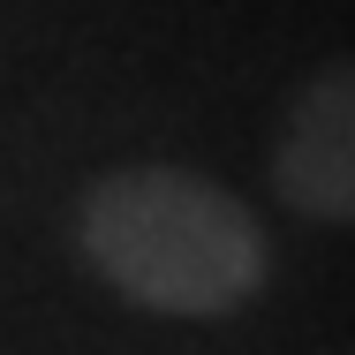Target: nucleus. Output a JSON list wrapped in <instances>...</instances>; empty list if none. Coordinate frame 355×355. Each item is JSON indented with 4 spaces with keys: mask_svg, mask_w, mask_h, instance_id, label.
Masks as SVG:
<instances>
[{
    "mask_svg": "<svg viewBox=\"0 0 355 355\" xmlns=\"http://www.w3.org/2000/svg\"><path fill=\"white\" fill-rule=\"evenodd\" d=\"M83 257L144 310L166 318H227L265 287V227L242 197L189 166H114L91 182L83 212Z\"/></svg>",
    "mask_w": 355,
    "mask_h": 355,
    "instance_id": "f257e3e1",
    "label": "nucleus"
},
{
    "mask_svg": "<svg viewBox=\"0 0 355 355\" xmlns=\"http://www.w3.org/2000/svg\"><path fill=\"white\" fill-rule=\"evenodd\" d=\"M272 182L302 219L340 227L355 212V83L348 69H325L302 83L295 114L272 151Z\"/></svg>",
    "mask_w": 355,
    "mask_h": 355,
    "instance_id": "f03ea898",
    "label": "nucleus"
}]
</instances>
